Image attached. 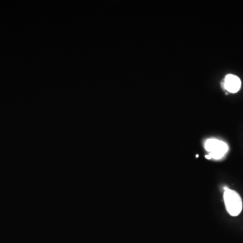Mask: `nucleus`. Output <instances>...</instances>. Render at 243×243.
Masks as SVG:
<instances>
[{
    "label": "nucleus",
    "mask_w": 243,
    "mask_h": 243,
    "mask_svg": "<svg viewBox=\"0 0 243 243\" xmlns=\"http://www.w3.org/2000/svg\"><path fill=\"white\" fill-rule=\"evenodd\" d=\"M224 200L227 212L232 216H237L242 210V201L240 195L234 190L225 188Z\"/></svg>",
    "instance_id": "obj_1"
},
{
    "label": "nucleus",
    "mask_w": 243,
    "mask_h": 243,
    "mask_svg": "<svg viewBox=\"0 0 243 243\" xmlns=\"http://www.w3.org/2000/svg\"><path fill=\"white\" fill-rule=\"evenodd\" d=\"M206 151L209 152L211 159L220 160L228 151V146L226 143L215 138H210L205 143Z\"/></svg>",
    "instance_id": "obj_2"
},
{
    "label": "nucleus",
    "mask_w": 243,
    "mask_h": 243,
    "mask_svg": "<svg viewBox=\"0 0 243 243\" xmlns=\"http://www.w3.org/2000/svg\"><path fill=\"white\" fill-rule=\"evenodd\" d=\"M224 88L232 93H237L241 87V81L238 76L233 74H228L225 77Z\"/></svg>",
    "instance_id": "obj_3"
}]
</instances>
